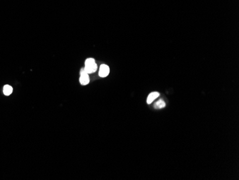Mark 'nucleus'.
Here are the masks:
<instances>
[{
	"instance_id": "f257e3e1",
	"label": "nucleus",
	"mask_w": 239,
	"mask_h": 180,
	"mask_svg": "<svg viewBox=\"0 0 239 180\" xmlns=\"http://www.w3.org/2000/svg\"><path fill=\"white\" fill-rule=\"evenodd\" d=\"M85 66L84 68V69H85V72L87 73H93L96 72V70H98V65H97L95 60L93 58H88V59H87L85 60Z\"/></svg>"
},
{
	"instance_id": "f03ea898",
	"label": "nucleus",
	"mask_w": 239,
	"mask_h": 180,
	"mask_svg": "<svg viewBox=\"0 0 239 180\" xmlns=\"http://www.w3.org/2000/svg\"><path fill=\"white\" fill-rule=\"evenodd\" d=\"M80 83L82 85H86L90 83V78H89V74L85 72V69L82 68L80 70Z\"/></svg>"
},
{
	"instance_id": "7ed1b4c3",
	"label": "nucleus",
	"mask_w": 239,
	"mask_h": 180,
	"mask_svg": "<svg viewBox=\"0 0 239 180\" xmlns=\"http://www.w3.org/2000/svg\"><path fill=\"white\" fill-rule=\"evenodd\" d=\"M110 73V68L107 65H101L99 70V75L102 78L107 77Z\"/></svg>"
},
{
	"instance_id": "20e7f679",
	"label": "nucleus",
	"mask_w": 239,
	"mask_h": 180,
	"mask_svg": "<svg viewBox=\"0 0 239 180\" xmlns=\"http://www.w3.org/2000/svg\"><path fill=\"white\" fill-rule=\"evenodd\" d=\"M159 95L160 94L158 92H153V93H151L148 96V98H147V103H148V104H151V103H153L158 97H159Z\"/></svg>"
},
{
	"instance_id": "39448f33",
	"label": "nucleus",
	"mask_w": 239,
	"mask_h": 180,
	"mask_svg": "<svg viewBox=\"0 0 239 180\" xmlns=\"http://www.w3.org/2000/svg\"><path fill=\"white\" fill-rule=\"evenodd\" d=\"M13 88L11 85H5L3 88V93L5 95H10L12 93Z\"/></svg>"
},
{
	"instance_id": "423d86ee",
	"label": "nucleus",
	"mask_w": 239,
	"mask_h": 180,
	"mask_svg": "<svg viewBox=\"0 0 239 180\" xmlns=\"http://www.w3.org/2000/svg\"><path fill=\"white\" fill-rule=\"evenodd\" d=\"M165 106V103L163 100H159L158 101L156 102L154 105V107L156 108H157V109H161V108H163Z\"/></svg>"
}]
</instances>
